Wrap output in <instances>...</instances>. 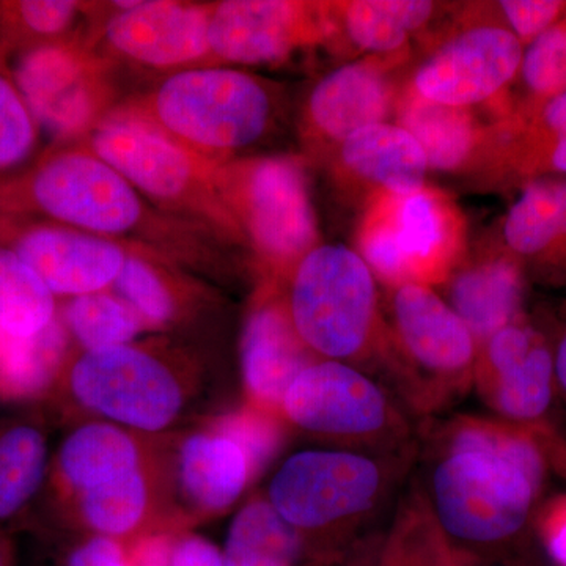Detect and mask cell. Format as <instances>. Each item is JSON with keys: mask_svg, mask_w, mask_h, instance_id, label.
I'll list each match as a JSON object with an SVG mask.
<instances>
[{"mask_svg": "<svg viewBox=\"0 0 566 566\" xmlns=\"http://www.w3.org/2000/svg\"><path fill=\"white\" fill-rule=\"evenodd\" d=\"M549 438L506 420L450 428L424 505L453 549H495L524 531L545 486Z\"/></svg>", "mask_w": 566, "mask_h": 566, "instance_id": "1", "label": "cell"}, {"mask_svg": "<svg viewBox=\"0 0 566 566\" xmlns=\"http://www.w3.org/2000/svg\"><path fill=\"white\" fill-rule=\"evenodd\" d=\"M128 107L214 167L262 139L274 111L259 77L227 65L177 71Z\"/></svg>", "mask_w": 566, "mask_h": 566, "instance_id": "2", "label": "cell"}, {"mask_svg": "<svg viewBox=\"0 0 566 566\" xmlns=\"http://www.w3.org/2000/svg\"><path fill=\"white\" fill-rule=\"evenodd\" d=\"M81 145L172 218L226 238L243 237L216 188V167L128 106L109 112Z\"/></svg>", "mask_w": 566, "mask_h": 566, "instance_id": "3", "label": "cell"}, {"mask_svg": "<svg viewBox=\"0 0 566 566\" xmlns=\"http://www.w3.org/2000/svg\"><path fill=\"white\" fill-rule=\"evenodd\" d=\"M20 199L51 222L107 240H156L167 221L114 167L84 145L61 148L36 164L21 182Z\"/></svg>", "mask_w": 566, "mask_h": 566, "instance_id": "4", "label": "cell"}, {"mask_svg": "<svg viewBox=\"0 0 566 566\" xmlns=\"http://www.w3.org/2000/svg\"><path fill=\"white\" fill-rule=\"evenodd\" d=\"M71 400L134 433L172 427L189 400L188 379L150 346L123 345L82 352L61 376Z\"/></svg>", "mask_w": 566, "mask_h": 566, "instance_id": "5", "label": "cell"}, {"mask_svg": "<svg viewBox=\"0 0 566 566\" xmlns=\"http://www.w3.org/2000/svg\"><path fill=\"white\" fill-rule=\"evenodd\" d=\"M214 182L241 234L268 263L296 268L316 248L314 207L297 159H234L216 167Z\"/></svg>", "mask_w": 566, "mask_h": 566, "instance_id": "6", "label": "cell"}, {"mask_svg": "<svg viewBox=\"0 0 566 566\" xmlns=\"http://www.w3.org/2000/svg\"><path fill=\"white\" fill-rule=\"evenodd\" d=\"M286 311L312 353L349 359L363 352L374 329V274L352 249L316 245L294 268Z\"/></svg>", "mask_w": 566, "mask_h": 566, "instance_id": "7", "label": "cell"}, {"mask_svg": "<svg viewBox=\"0 0 566 566\" xmlns=\"http://www.w3.org/2000/svg\"><path fill=\"white\" fill-rule=\"evenodd\" d=\"M111 62L87 43L51 41L24 48L10 80L50 139L82 142L109 112Z\"/></svg>", "mask_w": 566, "mask_h": 566, "instance_id": "8", "label": "cell"}, {"mask_svg": "<svg viewBox=\"0 0 566 566\" xmlns=\"http://www.w3.org/2000/svg\"><path fill=\"white\" fill-rule=\"evenodd\" d=\"M381 486V471L370 458L305 450L275 472L268 501L305 542L370 510Z\"/></svg>", "mask_w": 566, "mask_h": 566, "instance_id": "9", "label": "cell"}, {"mask_svg": "<svg viewBox=\"0 0 566 566\" xmlns=\"http://www.w3.org/2000/svg\"><path fill=\"white\" fill-rule=\"evenodd\" d=\"M102 40L111 57L142 69L177 71L214 65L210 48V6L178 0L112 3Z\"/></svg>", "mask_w": 566, "mask_h": 566, "instance_id": "10", "label": "cell"}, {"mask_svg": "<svg viewBox=\"0 0 566 566\" xmlns=\"http://www.w3.org/2000/svg\"><path fill=\"white\" fill-rule=\"evenodd\" d=\"M331 20L314 3L292 0H223L211 3L214 65H271L329 32Z\"/></svg>", "mask_w": 566, "mask_h": 566, "instance_id": "11", "label": "cell"}, {"mask_svg": "<svg viewBox=\"0 0 566 566\" xmlns=\"http://www.w3.org/2000/svg\"><path fill=\"white\" fill-rule=\"evenodd\" d=\"M524 50L509 25L469 29L420 66L415 93L457 109L486 102L520 74Z\"/></svg>", "mask_w": 566, "mask_h": 566, "instance_id": "12", "label": "cell"}, {"mask_svg": "<svg viewBox=\"0 0 566 566\" xmlns=\"http://www.w3.org/2000/svg\"><path fill=\"white\" fill-rule=\"evenodd\" d=\"M282 415L308 433L365 439L392 420L389 401L374 381L338 360L308 365L283 398Z\"/></svg>", "mask_w": 566, "mask_h": 566, "instance_id": "13", "label": "cell"}, {"mask_svg": "<svg viewBox=\"0 0 566 566\" xmlns=\"http://www.w3.org/2000/svg\"><path fill=\"white\" fill-rule=\"evenodd\" d=\"M479 382L488 403L506 422L547 434L542 419L556 389L554 352L524 318L483 344Z\"/></svg>", "mask_w": 566, "mask_h": 566, "instance_id": "14", "label": "cell"}, {"mask_svg": "<svg viewBox=\"0 0 566 566\" xmlns=\"http://www.w3.org/2000/svg\"><path fill=\"white\" fill-rule=\"evenodd\" d=\"M9 248L35 271L54 296L70 300L109 290L129 253L120 241L54 222L14 230Z\"/></svg>", "mask_w": 566, "mask_h": 566, "instance_id": "15", "label": "cell"}, {"mask_svg": "<svg viewBox=\"0 0 566 566\" xmlns=\"http://www.w3.org/2000/svg\"><path fill=\"white\" fill-rule=\"evenodd\" d=\"M394 318L405 353L446 382L463 379L475 359V338L457 312L423 283H403L394 297Z\"/></svg>", "mask_w": 566, "mask_h": 566, "instance_id": "16", "label": "cell"}, {"mask_svg": "<svg viewBox=\"0 0 566 566\" xmlns=\"http://www.w3.org/2000/svg\"><path fill=\"white\" fill-rule=\"evenodd\" d=\"M314 353L304 345L286 305L264 301L253 308L241 340L244 387L253 408L282 412L283 398Z\"/></svg>", "mask_w": 566, "mask_h": 566, "instance_id": "17", "label": "cell"}, {"mask_svg": "<svg viewBox=\"0 0 566 566\" xmlns=\"http://www.w3.org/2000/svg\"><path fill=\"white\" fill-rule=\"evenodd\" d=\"M368 221L392 243L403 266L405 283H422L446 271L455 243L450 208L423 188L409 196H389Z\"/></svg>", "mask_w": 566, "mask_h": 566, "instance_id": "18", "label": "cell"}, {"mask_svg": "<svg viewBox=\"0 0 566 566\" xmlns=\"http://www.w3.org/2000/svg\"><path fill=\"white\" fill-rule=\"evenodd\" d=\"M253 474L244 450L211 427L182 439L175 458V486L188 510L200 516L229 510Z\"/></svg>", "mask_w": 566, "mask_h": 566, "instance_id": "19", "label": "cell"}, {"mask_svg": "<svg viewBox=\"0 0 566 566\" xmlns=\"http://www.w3.org/2000/svg\"><path fill=\"white\" fill-rule=\"evenodd\" d=\"M392 103V88L378 63L357 62L324 76L308 96V128L324 139L346 137L385 122Z\"/></svg>", "mask_w": 566, "mask_h": 566, "instance_id": "20", "label": "cell"}, {"mask_svg": "<svg viewBox=\"0 0 566 566\" xmlns=\"http://www.w3.org/2000/svg\"><path fill=\"white\" fill-rule=\"evenodd\" d=\"M145 452L134 431L106 422L81 424L62 442L54 480L70 497L145 468Z\"/></svg>", "mask_w": 566, "mask_h": 566, "instance_id": "21", "label": "cell"}, {"mask_svg": "<svg viewBox=\"0 0 566 566\" xmlns=\"http://www.w3.org/2000/svg\"><path fill=\"white\" fill-rule=\"evenodd\" d=\"M524 268L512 253L457 275L450 307L463 319L475 342L488 338L523 318Z\"/></svg>", "mask_w": 566, "mask_h": 566, "instance_id": "22", "label": "cell"}, {"mask_svg": "<svg viewBox=\"0 0 566 566\" xmlns=\"http://www.w3.org/2000/svg\"><path fill=\"white\" fill-rule=\"evenodd\" d=\"M509 252L547 277L566 279V230L557 180L524 186L504 222Z\"/></svg>", "mask_w": 566, "mask_h": 566, "instance_id": "23", "label": "cell"}, {"mask_svg": "<svg viewBox=\"0 0 566 566\" xmlns=\"http://www.w3.org/2000/svg\"><path fill=\"white\" fill-rule=\"evenodd\" d=\"M345 166L364 180L385 188L389 196L403 197L423 189L427 156L400 125L376 123L342 142Z\"/></svg>", "mask_w": 566, "mask_h": 566, "instance_id": "24", "label": "cell"}, {"mask_svg": "<svg viewBox=\"0 0 566 566\" xmlns=\"http://www.w3.org/2000/svg\"><path fill=\"white\" fill-rule=\"evenodd\" d=\"M70 334L61 315L31 337H10L0 344V398L35 400L61 381L70 356Z\"/></svg>", "mask_w": 566, "mask_h": 566, "instance_id": "25", "label": "cell"}, {"mask_svg": "<svg viewBox=\"0 0 566 566\" xmlns=\"http://www.w3.org/2000/svg\"><path fill=\"white\" fill-rule=\"evenodd\" d=\"M50 472L46 433L31 420L0 427V527L17 523Z\"/></svg>", "mask_w": 566, "mask_h": 566, "instance_id": "26", "label": "cell"}, {"mask_svg": "<svg viewBox=\"0 0 566 566\" xmlns=\"http://www.w3.org/2000/svg\"><path fill=\"white\" fill-rule=\"evenodd\" d=\"M77 521L91 535L134 539L150 517L155 482L148 465L114 482L74 495Z\"/></svg>", "mask_w": 566, "mask_h": 566, "instance_id": "27", "label": "cell"}, {"mask_svg": "<svg viewBox=\"0 0 566 566\" xmlns=\"http://www.w3.org/2000/svg\"><path fill=\"white\" fill-rule=\"evenodd\" d=\"M303 549L300 532L268 499H255L233 517L222 557L226 566H294Z\"/></svg>", "mask_w": 566, "mask_h": 566, "instance_id": "28", "label": "cell"}, {"mask_svg": "<svg viewBox=\"0 0 566 566\" xmlns=\"http://www.w3.org/2000/svg\"><path fill=\"white\" fill-rule=\"evenodd\" d=\"M400 126L419 142L434 169H457L474 147V126L465 109L427 102L416 93L401 107Z\"/></svg>", "mask_w": 566, "mask_h": 566, "instance_id": "29", "label": "cell"}, {"mask_svg": "<svg viewBox=\"0 0 566 566\" xmlns=\"http://www.w3.org/2000/svg\"><path fill=\"white\" fill-rule=\"evenodd\" d=\"M433 3L420 0H357L342 7V22L356 46L394 52L430 20Z\"/></svg>", "mask_w": 566, "mask_h": 566, "instance_id": "30", "label": "cell"}, {"mask_svg": "<svg viewBox=\"0 0 566 566\" xmlns=\"http://www.w3.org/2000/svg\"><path fill=\"white\" fill-rule=\"evenodd\" d=\"M57 316V303L35 271L0 244V326L10 337H31Z\"/></svg>", "mask_w": 566, "mask_h": 566, "instance_id": "31", "label": "cell"}, {"mask_svg": "<svg viewBox=\"0 0 566 566\" xmlns=\"http://www.w3.org/2000/svg\"><path fill=\"white\" fill-rule=\"evenodd\" d=\"M61 318L82 352L132 345L147 329L139 315L111 289L71 297Z\"/></svg>", "mask_w": 566, "mask_h": 566, "instance_id": "32", "label": "cell"}, {"mask_svg": "<svg viewBox=\"0 0 566 566\" xmlns=\"http://www.w3.org/2000/svg\"><path fill=\"white\" fill-rule=\"evenodd\" d=\"M147 327H164L178 316L177 293L169 275L144 253L129 252L111 286Z\"/></svg>", "mask_w": 566, "mask_h": 566, "instance_id": "33", "label": "cell"}, {"mask_svg": "<svg viewBox=\"0 0 566 566\" xmlns=\"http://www.w3.org/2000/svg\"><path fill=\"white\" fill-rule=\"evenodd\" d=\"M381 566H461L455 549L436 524L424 502L416 501L398 516Z\"/></svg>", "mask_w": 566, "mask_h": 566, "instance_id": "34", "label": "cell"}, {"mask_svg": "<svg viewBox=\"0 0 566 566\" xmlns=\"http://www.w3.org/2000/svg\"><path fill=\"white\" fill-rule=\"evenodd\" d=\"M521 80L526 85V107L566 92V14L524 50Z\"/></svg>", "mask_w": 566, "mask_h": 566, "instance_id": "35", "label": "cell"}, {"mask_svg": "<svg viewBox=\"0 0 566 566\" xmlns=\"http://www.w3.org/2000/svg\"><path fill=\"white\" fill-rule=\"evenodd\" d=\"M39 137V125L17 85L0 73V177L31 161Z\"/></svg>", "mask_w": 566, "mask_h": 566, "instance_id": "36", "label": "cell"}, {"mask_svg": "<svg viewBox=\"0 0 566 566\" xmlns=\"http://www.w3.org/2000/svg\"><path fill=\"white\" fill-rule=\"evenodd\" d=\"M84 10L85 3L73 0H21L2 6L3 20L33 40L32 44L66 40Z\"/></svg>", "mask_w": 566, "mask_h": 566, "instance_id": "37", "label": "cell"}, {"mask_svg": "<svg viewBox=\"0 0 566 566\" xmlns=\"http://www.w3.org/2000/svg\"><path fill=\"white\" fill-rule=\"evenodd\" d=\"M273 416L252 406V409L221 417L211 428L226 434L244 450L256 474L273 457L281 441V431Z\"/></svg>", "mask_w": 566, "mask_h": 566, "instance_id": "38", "label": "cell"}, {"mask_svg": "<svg viewBox=\"0 0 566 566\" xmlns=\"http://www.w3.org/2000/svg\"><path fill=\"white\" fill-rule=\"evenodd\" d=\"M506 25L524 48L549 31L566 14L564 0H504L499 3Z\"/></svg>", "mask_w": 566, "mask_h": 566, "instance_id": "39", "label": "cell"}, {"mask_svg": "<svg viewBox=\"0 0 566 566\" xmlns=\"http://www.w3.org/2000/svg\"><path fill=\"white\" fill-rule=\"evenodd\" d=\"M512 132L528 137L566 136V92L521 111Z\"/></svg>", "mask_w": 566, "mask_h": 566, "instance_id": "40", "label": "cell"}, {"mask_svg": "<svg viewBox=\"0 0 566 566\" xmlns=\"http://www.w3.org/2000/svg\"><path fill=\"white\" fill-rule=\"evenodd\" d=\"M62 566H132L126 543L88 535L66 551Z\"/></svg>", "mask_w": 566, "mask_h": 566, "instance_id": "41", "label": "cell"}, {"mask_svg": "<svg viewBox=\"0 0 566 566\" xmlns=\"http://www.w3.org/2000/svg\"><path fill=\"white\" fill-rule=\"evenodd\" d=\"M538 531L551 558L566 566V494L547 502L538 516Z\"/></svg>", "mask_w": 566, "mask_h": 566, "instance_id": "42", "label": "cell"}, {"mask_svg": "<svg viewBox=\"0 0 566 566\" xmlns=\"http://www.w3.org/2000/svg\"><path fill=\"white\" fill-rule=\"evenodd\" d=\"M170 566H226L218 546L200 535H175Z\"/></svg>", "mask_w": 566, "mask_h": 566, "instance_id": "43", "label": "cell"}, {"mask_svg": "<svg viewBox=\"0 0 566 566\" xmlns=\"http://www.w3.org/2000/svg\"><path fill=\"white\" fill-rule=\"evenodd\" d=\"M174 536L167 532H147L126 543L132 566H170Z\"/></svg>", "mask_w": 566, "mask_h": 566, "instance_id": "44", "label": "cell"}, {"mask_svg": "<svg viewBox=\"0 0 566 566\" xmlns=\"http://www.w3.org/2000/svg\"><path fill=\"white\" fill-rule=\"evenodd\" d=\"M554 371H556V386L566 398V331L554 352Z\"/></svg>", "mask_w": 566, "mask_h": 566, "instance_id": "45", "label": "cell"}, {"mask_svg": "<svg viewBox=\"0 0 566 566\" xmlns=\"http://www.w3.org/2000/svg\"><path fill=\"white\" fill-rule=\"evenodd\" d=\"M553 172L566 174V136H558L554 139Z\"/></svg>", "mask_w": 566, "mask_h": 566, "instance_id": "46", "label": "cell"}, {"mask_svg": "<svg viewBox=\"0 0 566 566\" xmlns=\"http://www.w3.org/2000/svg\"><path fill=\"white\" fill-rule=\"evenodd\" d=\"M0 566H14L13 549L3 534H0Z\"/></svg>", "mask_w": 566, "mask_h": 566, "instance_id": "47", "label": "cell"}, {"mask_svg": "<svg viewBox=\"0 0 566 566\" xmlns=\"http://www.w3.org/2000/svg\"><path fill=\"white\" fill-rule=\"evenodd\" d=\"M3 337H6V333H3L2 326H0V344H2Z\"/></svg>", "mask_w": 566, "mask_h": 566, "instance_id": "48", "label": "cell"}]
</instances>
